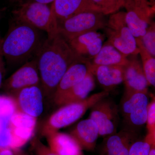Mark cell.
Wrapping results in <instances>:
<instances>
[{"mask_svg":"<svg viewBox=\"0 0 155 155\" xmlns=\"http://www.w3.org/2000/svg\"><path fill=\"white\" fill-rule=\"evenodd\" d=\"M148 1H149L150 3H151V4H153V5H155V0H148Z\"/></svg>","mask_w":155,"mask_h":155,"instance_id":"d590c367","label":"cell"},{"mask_svg":"<svg viewBox=\"0 0 155 155\" xmlns=\"http://www.w3.org/2000/svg\"><path fill=\"white\" fill-rule=\"evenodd\" d=\"M46 137L49 148L57 155H84L80 145L70 134L57 131Z\"/></svg>","mask_w":155,"mask_h":155,"instance_id":"e0dca14e","label":"cell"},{"mask_svg":"<svg viewBox=\"0 0 155 155\" xmlns=\"http://www.w3.org/2000/svg\"><path fill=\"white\" fill-rule=\"evenodd\" d=\"M4 57L0 52V88L2 87L3 82L4 76L5 73V63Z\"/></svg>","mask_w":155,"mask_h":155,"instance_id":"f1b7e54d","label":"cell"},{"mask_svg":"<svg viewBox=\"0 0 155 155\" xmlns=\"http://www.w3.org/2000/svg\"><path fill=\"white\" fill-rule=\"evenodd\" d=\"M14 18L8 30L0 39V52L11 64H24L36 57L46 39L41 31Z\"/></svg>","mask_w":155,"mask_h":155,"instance_id":"7a4b0ae2","label":"cell"},{"mask_svg":"<svg viewBox=\"0 0 155 155\" xmlns=\"http://www.w3.org/2000/svg\"><path fill=\"white\" fill-rule=\"evenodd\" d=\"M142 65L149 84L155 86V58L145 48L139 38H136Z\"/></svg>","mask_w":155,"mask_h":155,"instance_id":"7402d4cb","label":"cell"},{"mask_svg":"<svg viewBox=\"0 0 155 155\" xmlns=\"http://www.w3.org/2000/svg\"><path fill=\"white\" fill-rule=\"evenodd\" d=\"M14 97L22 113L37 119L43 112L44 97L40 85L23 89Z\"/></svg>","mask_w":155,"mask_h":155,"instance_id":"5bb4252c","label":"cell"},{"mask_svg":"<svg viewBox=\"0 0 155 155\" xmlns=\"http://www.w3.org/2000/svg\"><path fill=\"white\" fill-rule=\"evenodd\" d=\"M31 147L35 155H57L37 137H35L32 140Z\"/></svg>","mask_w":155,"mask_h":155,"instance_id":"83f0119b","label":"cell"},{"mask_svg":"<svg viewBox=\"0 0 155 155\" xmlns=\"http://www.w3.org/2000/svg\"><path fill=\"white\" fill-rule=\"evenodd\" d=\"M0 155H14V153L10 148L0 147Z\"/></svg>","mask_w":155,"mask_h":155,"instance_id":"f546056e","label":"cell"},{"mask_svg":"<svg viewBox=\"0 0 155 155\" xmlns=\"http://www.w3.org/2000/svg\"><path fill=\"white\" fill-rule=\"evenodd\" d=\"M91 61L85 59L79 60L72 64L60 81L54 95V101L82 81L91 72Z\"/></svg>","mask_w":155,"mask_h":155,"instance_id":"9a60e30c","label":"cell"},{"mask_svg":"<svg viewBox=\"0 0 155 155\" xmlns=\"http://www.w3.org/2000/svg\"><path fill=\"white\" fill-rule=\"evenodd\" d=\"M70 134L77 140L82 150L88 151L94 150L100 136L97 124L89 118L79 122Z\"/></svg>","mask_w":155,"mask_h":155,"instance_id":"ac0fdd59","label":"cell"},{"mask_svg":"<svg viewBox=\"0 0 155 155\" xmlns=\"http://www.w3.org/2000/svg\"><path fill=\"white\" fill-rule=\"evenodd\" d=\"M121 1H122V2L124 3V4H125V1H126V0H121Z\"/></svg>","mask_w":155,"mask_h":155,"instance_id":"8d00e7d4","label":"cell"},{"mask_svg":"<svg viewBox=\"0 0 155 155\" xmlns=\"http://www.w3.org/2000/svg\"><path fill=\"white\" fill-rule=\"evenodd\" d=\"M91 72L96 78L98 82L105 89L121 84L124 81V67L120 66H91Z\"/></svg>","mask_w":155,"mask_h":155,"instance_id":"d6986e66","label":"cell"},{"mask_svg":"<svg viewBox=\"0 0 155 155\" xmlns=\"http://www.w3.org/2000/svg\"><path fill=\"white\" fill-rule=\"evenodd\" d=\"M39 85L40 77L35 58L26 62L4 81L2 87L8 95L14 97L23 89Z\"/></svg>","mask_w":155,"mask_h":155,"instance_id":"30bf717a","label":"cell"},{"mask_svg":"<svg viewBox=\"0 0 155 155\" xmlns=\"http://www.w3.org/2000/svg\"><path fill=\"white\" fill-rule=\"evenodd\" d=\"M127 56L113 45L106 42L91 61L93 66H120L125 67L128 63Z\"/></svg>","mask_w":155,"mask_h":155,"instance_id":"44dd1931","label":"cell"},{"mask_svg":"<svg viewBox=\"0 0 155 155\" xmlns=\"http://www.w3.org/2000/svg\"><path fill=\"white\" fill-rule=\"evenodd\" d=\"M18 110L14 97L9 95H0V123H9L11 117Z\"/></svg>","mask_w":155,"mask_h":155,"instance_id":"603a6c76","label":"cell"},{"mask_svg":"<svg viewBox=\"0 0 155 155\" xmlns=\"http://www.w3.org/2000/svg\"><path fill=\"white\" fill-rule=\"evenodd\" d=\"M125 21L136 38H140L146 32L155 13V5L148 0H126Z\"/></svg>","mask_w":155,"mask_h":155,"instance_id":"ba28073f","label":"cell"},{"mask_svg":"<svg viewBox=\"0 0 155 155\" xmlns=\"http://www.w3.org/2000/svg\"><path fill=\"white\" fill-rule=\"evenodd\" d=\"M140 39L145 48L153 57H155V23L152 21L145 34Z\"/></svg>","mask_w":155,"mask_h":155,"instance_id":"484cf974","label":"cell"},{"mask_svg":"<svg viewBox=\"0 0 155 155\" xmlns=\"http://www.w3.org/2000/svg\"><path fill=\"white\" fill-rule=\"evenodd\" d=\"M105 36L97 31L84 34L67 41L78 56L91 61L102 47Z\"/></svg>","mask_w":155,"mask_h":155,"instance_id":"4fadbf2b","label":"cell"},{"mask_svg":"<svg viewBox=\"0 0 155 155\" xmlns=\"http://www.w3.org/2000/svg\"><path fill=\"white\" fill-rule=\"evenodd\" d=\"M100 12L105 15L116 13L124 7V3L121 0H91Z\"/></svg>","mask_w":155,"mask_h":155,"instance_id":"cb8c5ba5","label":"cell"},{"mask_svg":"<svg viewBox=\"0 0 155 155\" xmlns=\"http://www.w3.org/2000/svg\"><path fill=\"white\" fill-rule=\"evenodd\" d=\"M95 87L94 76L91 72L82 81L73 86L54 101L57 105L62 106L85 99Z\"/></svg>","mask_w":155,"mask_h":155,"instance_id":"ffe728a7","label":"cell"},{"mask_svg":"<svg viewBox=\"0 0 155 155\" xmlns=\"http://www.w3.org/2000/svg\"><path fill=\"white\" fill-rule=\"evenodd\" d=\"M104 29L108 43L127 57L139 55L136 38L125 21V12L119 11L111 14Z\"/></svg>","mask_w":155,"mask_h":155,"instance_id":"277c9868","label":"cell"},{"mask_svg":"<svg viewBox=\"0 0 155 155\" xmlns=\"http://www.w3.org/2000/svg\"><path fill=\"white\" fill-rule=\"evenodd\" d=\"M105 16L101 13L94 11L76 14L57 22L58 33L67 41L84 34L104 29L107 21Z\"/></svg>","mask_w":155,"mask_h":155,"instance_id":"8992f818","label":"cell"},{"mask_svg":"<svg viewBox=\"0 0 155 155\" xmlns=\"http://www.w3.org/2000/svg\"><path fill=\"white\" fill-rule=\"evenodd\" d=\"M149 155H155V143L152 145Z\"/></svg>","mask_w":155,"mask_h":155,"instance_id":"d6a6232c","label":"cell"},{"mask_svg":"<svg viewBox=\"0 0 155 155\" xmlns=\"http://www.w3.org/2000/svg\"><path fill=\"white\" fill-rule=\"evenodd\" d=\"M35 59L44 97L53 100L57 87L67 69L75 62L84 59L72 51L58 32L48 35Z\"/></svg>","mask_w":155,"mask_h":155,"instance_id":"6da1fadb","label":"cell"},{"mask_svg":"<svg viewBox=\"0 0 155 155\" xmlns=\"http://www.w3.org/2000/svg\"><path fill=\"white\" fill-rule=\"evenodd\" d=\"M109 94L110 91L104 90L80 101L61 106L45 122L42 129V135L46 137L73 124L97 102L109 96Z\"/></svg>","mask_w":155,"mask_h":155,"instance_id":"3957f363","label":"cell"},{"mask_svg":"<svg viewBox=\"0 0 155 155\" xmlns=\"http://www.w3.org/2000/svg\"><path fill=\"white\" fill-rule=\"evenodd\" d=\"M147 134L155 137V98L153 96L151 101L147 105Z\"/></svg>","mask_w":155,"mask_h":155,"instance_id":"4316f807","label":"cell"},{"mask_svg":"<svg viewBox=\"0 0 155 155\" xmlns=\"http://www.w3.org/2000/svg\"><path fill=\"white\" fill-rule=\"evenodd\" d=\"M155 139L147 134L143 139L137 140L132 145L128 155H149Z\"/></svg>","mask_w":155,"mask_h":155,"instance_id":"d4e9b609","label":"cell"},{"mask_svg":"<svg viewBox=\"0 0 155 155\" xmlns=\"http://www.w3.org/2000/svg\"><path fill=\"white\" fill-rule=\"evenodd\" d=\"M12 14L14 19L45 31L48 35L58 32L57 19L48 5L36 2H24L12 11Z\"/></svg>","mask_w":155,"mask_h":155,"instance_id":"5b68a950","label":"cell"},{"mask_svg":"<svg viewBox=\"0 0 155 155\" xmlns=\"http://www.w3.org/2000/svg\"><path fill=\"white\" fill-rule=\"evenodd\" d=\"M55 0H22L20 2H36L41 3V4L48 5L49 4L54 2Z\"/></svg>","mask_w":155,"mask_h":155,"instance_id":"4dcf8cb0","label":"cell"},{"mask_svg":"<svg viewBox=\"0 0 155 155\" xmlns=\"http://www.w3.org/2000/svg\"><path fill=\"white\" fill-rule=\"evenodd\" d=\"M148 98L143 93L125 94L122 97L119 112L123 118L125 128L138 132L146 123Z\"/></svg>","mask_w":155,"mask_h":155,"instance_id":"52a82bcc","label":"cell"},{"mask_svg":"<svg viewBox=\"0 0 155 155\" xmlns=\"http://www.w3.org/2000/svg\"><path fill=\"white\" fill-rule=\"evenodd\" d=\"M10 1L12 2H21L22 0H10Z\"/></svg>","mask_w":155,"mask_h":155,"instance_id":"e575fe53","label":"cell"},{"mask_svg":"<svg viewBox=\"0 0 155 155\" xmlns=\"http://www.w3.org/2000/svg\"><path fill=\"white\" fill-rule=\"evenodd\" d=\"M138 138V132L124 127L119 132L106 137L101 155H128L130 147Z\"/></svg>","mask_w":155,"mask_h":155,"instance_id":"8fae6325","label":"cell"},{"mask_svg":"<svg viewBox=\"0 0 155 155\" xmlns=\"http://www.w3.org/2000/svg\"><path fill=\"white\" fill-rule=\"evenodd\" d=\"M13 151H14V155H28L27 153L23 151L21 149L16 150Z\"/></svg>","mask_w":155,"mask_h":155,"instance_id":"1f68e13d","label":"cell"},{"mask_svg":"<svg viewBox=\"0 0 155 155\" xmlns=\"http://www.w3.org/2000/svg\"><path fill=\"white\" fill-rule=\"evenodd\" d=\"M108 97L100 100L90 108L89 116V119L97 124L99 135L104 137L117 132L119 121V107Z\"/></svg>","mask_w":155,"mask_h":155,"instance_id":"9c48e42d","label":"cell"},{"mask_svg":"<svg viewBox=\"0 0 155 155\" xmlns=\"http://www.w3.org/2000/svg\"><path fill=\"white\" fill-rule=\"evenodd\" d=\"M51 8L57 22L86 11L100 12L91 0H55Z\"/></svg>","mask_w":155,"mask_h":155,"instance_id":"2e32d148","label":"cell"},{"mask_svg":"<svg viewBox=\"0 0 155 155\" xmlns=\"http://www.w3.org/2000/svg\"><path fill=\"white\" fill-rule=\"evenodd\" d=\"M5 8H0V19H1L2 14L3 12H4V11H5Z\"/></svg>","mask_w":155,"mask_h":155,"instance_id":"836d02e7","label":"cell"},{"mask_svg":"<svg viewBox=\"0 0 155 155\" xmlns=\"http://www.w3.org/2000/svg\"><path fill=\"white\" fill-rule=\"evenodd\" d=\"M137 56H130L128 64L124 67V93H143L147 94L149 84L145 75L141 61Z\"/></svg>","mask_w":155,"mask_h":155,"instance_id":"7c38bea8","label":"cell"}]
</instances>
